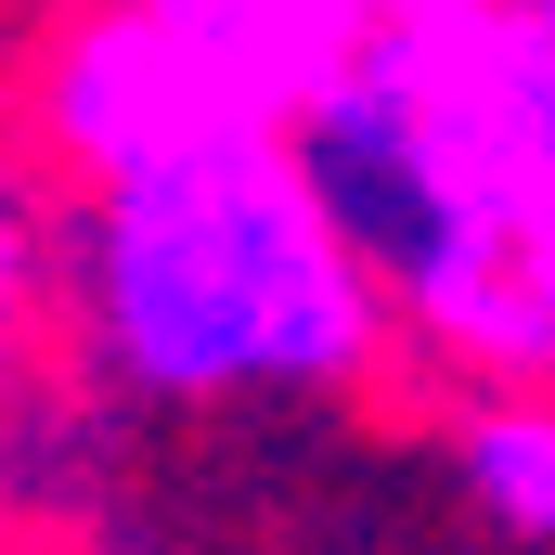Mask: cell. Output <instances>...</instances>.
I'll use <instances>...</instances> for the list:
<instances>
[{"mask_svg":"<svg viewBox=\"0 0 555 555\" xmlns=\"http://www.w3.org/2000/svg\"><path fill=\"white\" fill-rule=\"evenodd\" d=\"M65 362L142 414H272L388 388L401 323L323 168L220 130L65 194Z\"/></svg>","mask_w":555,"mask_h":555,"instance_id":"obj_1","label":"cell"},{"mask_svg":"<svg viewBox=\"0 0 555 555\" xmlns=\"http://www.w3.org/2000/svg\"><path fill=\"white\" fill-rule=\"evenodd\" d=\"M401 362L439 388H555V0H478L465 65L349 194Z\"/></svg>","mask_w":555,"mask_h":555,"instance_id":"obj_2","label":"cell"},{"mask_svg":"<svg viewBox=\"0 0 555 555\" xmlns=\"http://www.w3.org/2000/svg\"><path fill=\"white\" fill-rule=\"evenodd\" d=\"M220 130H272V117L246 104V78L194 26H168L142 0H65L26 52V91H13V142L52 168V194L130 181V168Z\"/></svg>","mask_w":555,"mask_h":555,"instance_id":"obj_3","label":"cell"},{"mask_svg":"<svg viewBox=\"0 0 555 555\" xmlns=\"http://www.w3.org/2000/svg\"><path fill=\"white\" fill-rule=\"evenodd\" d=\"M465 39H478V0H297V26H284V142L323 168L336 207L401 155L426 91L465 65Z\"/></svg>","mask_w":555,"mask_h":555,"instance_id":"obj_4","label":"cell"},{"mask_svg":"<svg viewBox=\"0 0 555 555\" xmlns=\"http://www.w3.org/2000/svg\"><path fill=\"white\" fill-rule=\"evenodd\" d=\"M452 491L478 530L555 555V388H452Z\"/></svg>","mask_w":555,"mask_h":555,"instance_id":"obj_5","label":"cell"},{"mask_svg":"<svg viewBox=\"0 0 555 555\" xmlns=\"http://www.w3.org/2000/svg\"><path fill=\"white\" fill-rule=\"evenodd\" d=\"M65 362V194L0 130V401Z\"/></svg>","mask_w":555,"mask_h":555,"instance_id":"obj_6","label":"cell"},{"mask_svg":"<svg viewBox=\"0 0 555 555\" xmlns=\"http://www.w3.org/2000/svg\"><path fill=\"white\" fill-rule=\"evenodd\" d=\"M142 13H168V26H194L233 78H246V104L284 130V26H297V0H142Z\"/></svg>","mask_w":555,"mask_h":555,"instance_id":"obj_7","label":"cell"}]
</instances>
